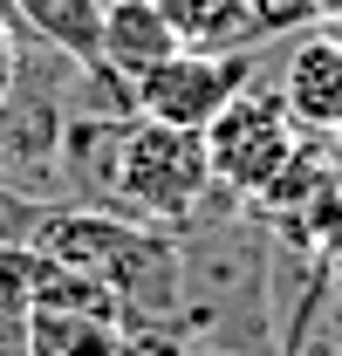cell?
<instances>
[{
    "label": "cell",
    "instance_id": "cell-1",
    "mask_svg": "<svg viewBox=\"0 0 342 356\" xmlns=\"http://www.w3.org/2000/svg\"><path fill=\"white\" fill-rule=\"evenodd\" d=\"M178 267H185V315L178 336L206 356H274V315H267V226L233 192L192 226H178Z\"/></svg>",
    "mask_w": 342,
    "mask_h": 356
},
{
    "label": "cell",
    "instance_id": "cell-2",
    "mask_svg": "<svg viewBox=\"0 0 342 356\" xmlns=\"http://www.w3.org/2000/svg\"><path fill=\"white\" fill-rule=\"evenodd\" d=\"M213 165H206V137L171 131L137 117L124 131V158H117V213L144 226H192L213 206Z\"/></svg>",
    "mask_w": 342,
    "mask_h": 356
},
{
    "label": "cell",
    "instance_id": "cell-3",
    "mask_svg": "<svg viewBox=\"0 0 342 356\" xmlns=\"http://www.w3.org/2000/svg\"><path fill=\"white\" fill-rule=\"evenodd\" d=\"M206 165H213V185L219 192H233L240 206L247 199H260L267 185H274V172L295 158L301 144V124L288 117V103H281V89L274 83H247L226 110H219L213 124H206Z\"/></svg>",
    "mask_w": 342,
    "mask_h": 356
},
{
    "label": "cell",
    "instance_id": "cell-4",
    "mask_svg": "<svg viewBox=\"0 0 342 356\" xmlns=\"http://www.w3.org/2000/svg\"><path fill=\"white\" fill-rule=\"evenodd\" d=\"M254 83V55H219V48H178L158 69L137 76V117L171 131H206L219 110Z\"/></svg>",
    "mask_w": 342,
    "mask_h": 356
},
{
    "label": "cell",
    "instance_id": "cell-5",
    "mask_svg": "<svg viewBox=\"0 0 342 356\" xmlns=\"http://www.w3.org/2000/svg\"><path fill=\"white\" fill-rule=\"evenodd\" d=\"M274 89H281V103L301 131L336 137L342 131V35L336 28H301L281 55Z\"/></svg>",
    "mask_w": 342,
    "mask_h": 356
},
{
    "label": "cell",
    "instance_id": "cell-6",
    "mask_svg": "<svg viewBox=\"0 0 342 356\" xmlns=\"http://www.w3.org/2000/svg\"><path fill=\"white\" fill-rule=\"evenodd\" d=\"M178 28L158 14V0H103V42H96V62L117 69L124 83H137L144 69H158L165 55H178Z\"/></svg>",
    "mask_w": 342,
    "mask_h": 356
},
{
    "label": "cell",
    "instance_id": "cell-7",
    "mask_svg": "<svg viewBox=\"0 0 342 356\" xmlns=\"http://www.w3.org/2000/svg\"><path fill=\"white\" fill-rule=\"evenodd\" d=\"M7 21L35 42L62 48L69 62H96V42H103V0H0Z\"/></svg>",
    "mask_w": 342,
    "mask_h": 356
},
{
    "label": "cell",
    "instance_id": "cell-8",
    "mask_svg": "<svg viewBox=\"0 0 342 356\" xmlns=\"http://www.w3.org/2000/svg\"><path fill=\"white\" fill-rule=\"evenodd\" d=\"M185 48H219V55H254V0H158Z\"/></svg>",
    "mask_w": 342,
    "mask_h": 356
},
{
    "label": "cell",
    "instance_id": "cell-9",
    "mask_svg": "<svg viewBox=\"0 0 342 356\" xmlns=\"http://www.w3.org/2000/svg\"><path fill=\"white\" fill-rule=\"evenodd\" d=\"M28 356H124V329L96 315L28 309Z\"/></svg>",
    "mask_w": 342,
    "mask_h": 356
},
{
    "label": "cell",
    "instance_id": "cell-10",
    "mask_svg": "<svg viewBox=\"0 0 342 356\" xmlns=\"http://www.w3.org/2000/svg\"><path fill=\"white\" fill-rule=\"evenodd\" d=\"M14 62H21V28H14L7 7H0V96L14 89Z\"/></svg>",
    "mask_w": 342,
    "mask_h": 356
},
{
    "label": "cell",
    "instance_id": "cell-11",
    "mask_svg": "<svg viewBox=\"0 0 342 356\" xmlns=\"http://www.w3.org/2000/svg\"><path fill=\"white\" fill-rule=\"evenodd\" d=\"M315 28H336L342 35V0H315Z\"/></svg>",
    "mask_w": 342,
    "mask_h": 356
},
{
    "label": "cell",
    "instance_id": "cell-12",
    "mask_svg": "<svg viewBox=\"0 0 342 356\" xmlns=\"http://www.w3.org/2000/svg\"><path fill=\"white\" fill-rule=\"evenodd\" d=\"M336 151H342V131H336Z\"/></svg>",
    "mask_w": 342,
    "mask_h": 356
},
{
    "label": "cell",
    "instance_id": "cell-13",
    "mask_svg": "<svg viewBox=\"0 0 342 356\" xmlns=\"http://www.w3.org/2000/svg\"><path fill=\"white\" fill-rule=\"evenodd\" d=\"M199 356H206V350H199Z\"/></svg>",
    "mask_w": 342,
    "mask_h": 356
}]
</instances>
